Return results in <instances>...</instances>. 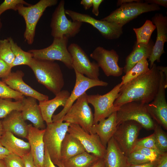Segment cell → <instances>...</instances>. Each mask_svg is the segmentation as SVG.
Masks as SVG:
<instances>
[{
	"label": "cell",
	"instance_id": "obj_1",
	"mask_svg": "<svg viewBox=\"0 0 167 167\" xmlns=\"http://www.w3.org/2000/svg\"><path fill=\"white\" fill-rule=\"evenodd\" d=\"M160 80V71L154 63L147 72L121 86L114 106L119 108L125 103L134 101L145 104L150 103L158 92Z\"/></svg>",
	"mask_w": 167,
	"mask_h": 167
},
{
	"label": "cell",
	"instance_id": "obj_2",
	"mask_svg": "<svg viewBox=\"0 0 167 167\" xmlns=\"http://www.w3.org/2000/svg\"><path fill=\"white\" fill-rule=\"evenodd\" d=\"M28 66L32 70L38 82L55 95L62 90L65 84L64 79L57 63L33 58Z\"/></svg>",
	"mask_w": 167,
	"mask_h": 167
},
{
	"label": "cell",
	"instance_id": "obj_3",
	"mask_svg": "<svg viewBox=\"0 0 167 167\" xmlns=\"http://www.w3.org/2000/svg\"><path fill=\"white\" fill-rule=\"evenodd\" d=\"M58 2L57 0H40L33 5H17V11L25 21L26 28L24 37L28 44L32 45L34 42L36 25L45 10L49 7L56 5Z\"/></svg>",
	"mask_w": 167,
	"mask_h": 167
},
{
	"label": "cell",
	"instance_id": "obj_4",
	"mask_svg": "<svg viewBox=\"0 0 167 167\" xmlns=\"http://www.w3.org/2000/svg\"><path fill=\"white\" fill-rule=\"evenodd\" d=\"M160 9L158 5L145 2L126 3L122 4L101 20L114 23L122 28L124 25L143 13Z\"/></svg>",
	"mask_w": 167,
	"mask_h": 167
},
{
	"label": "cell",
	"instance_id": "obj_5",
	"mask_svg": "<svg viewBox=\"0 0 167 167\" xmlns=\"http://www.w3.org/2000/svg\"><path fill=\"white\" fill-rule=\"evenodd\" d=\"M146 104L138 101L125 103L116 111L117 126L127 121H133L140 124L148 130H153L156 123L148 113Z\"/></svg>",
	"mask_w": 167,
	"mask_h": 167
},
{
	"label": "cell",
	"instance_id": "obj_6",
	"mask_svg": "<svg viewBox=\"0 0 167 167\" xmlns=\"http://www.w3.org/2000/svg\"><path fill=\"white\" fill-rule=\"evenodd\" d=\"M70 124L58 122L46 124L43 137L45 148L55 165L61 161V147Z\"/></svg>",
	"mask_w": 167,
	"mask_h": 167
},
{
	"label": "cell",
	"instance_id": "obj_7",
	"mask_svg": "<svg viewBox=\"0 0 167 167\" xmlns=\"http://www.w3.org/2000/svg\"><path fill=\"white\" fill-rule=\"evenodd\" d=\"M68 39L65 36L54 38L52 44L47 47L30 49L28 51L31 53L35 58L60 61L68 69H73L72 58L67 49Z\"/></svg>",
	"mask_w": 167,
	"mask_h": 167
},
{
	"label": "cell",
	"instance_id": "obj_8",
	"mask_svg": "<svg viewBox=\"0 0 167 167\" xmlns=\"http://www.w3.org/2000/svg\"><path fill=\"white\" fill-rule=\"evenodd\" d=\"M65 1L61 0L53 13L50 24L51 35L54 37L75 36L80 31L82 23L71 21L67 18Z\"/></svg>",
	"mask_w": 167,
	"mask_h": 167
},
{
	"label": "cell",
	"instance_id": "obj_9",
	"mask_svg": "<svg viewBox=\"0 0 167 167\" xmlns=\"http://www.w3.org/2000/svg\"><path fill=\"white\" fill-rule=\"evenodd\" d=\"M121 85L119 83L111 90L103 95L98 94L87 95V101L94 108L93 124L106 118L119 108L115 107L114 103L118 96Z\"/></svg>",
	"mask_w": 167,
	"mask_h": 167
},
{
	"label": "cell",
	"instance_id": "obj_10",
	"mask_svg": "<svg viewBox=\"0 0 167 167\" xmlns=\"http://www.w3.org/2000/svg\"><path fill=\"white\" fill-rule=\"evenodd\" d=\"M86 92L79 98L63 118L62 121L79 125L89 133L93 124V114L88 105Z\"/></svg>",
	"mask_w": 167,
	"mask_h": 167
},
{
	"label": "cell",
	"instance_id": "obj_11",
	"mask_svg": "<svg viewBox=\"0 0 167 167\" xmlns=\"http://www.w3.org/2000/svg\"><path fill=\"white\" fill-rule=\"evenodd\" d=\"M76 77L75 85L65 106L58 113L53 115L52 122H63V117L76 100L88 89L96 86H107V82L90 79L74 69Z\"/></svg>",
	"mask_w": 167,
	"mask_h": 167
},
{
	"label": "cell",
	"instance_id": "obj_12",
	"mask_svg": "<svg viewBox=\"0 0 167 167\" xmlns=\"http://www.w3.org/2000/svg\"><path fill=\"white\" fill-rule=\"evenodd\" d=\"M142 128L140 124L133 121L124 122L117 126L113 137L126 156L135 147Z\"/></svg>",
	"mask_w": 167,
	"mask_h": 167
},
{
	"label": "cell",
	"instance_id": "obj_13",
	"mask_svg": "<svg viewBox=\"0 0 167 167\" xmlns=\"http://www.w3.org/2000/svg\"><path fill=\"white\" fill-rule=\"evenodd\" d=\"M159 71L160 80L158 92L153 100L150 103L146 104V105L148 113L153 119L167 130V103L165 90L167 84L165 82L164 73L161 70Z\"/></svg>",
	"mask_w": 167,
	"mask_h": 167
},
{
	"label": "cell",
	"instance_id": "obj_14",
	"mask_svg": "<svg viewBox=\"0 0 167 167\" xmlns=\"http://www.w3.org/2000/svg\"><path fill=\"white\" fill-rule=\"evenodd\" d=\"M66 14L72 21L89 24L96 29L102 36L108 40L118 38L123 33L122 28L114 23L97 20L90 15L70 10H65Z\"/></svg>",
	"mask_w": 167,
	"mask_h": 167
},
{
	"label": "cell",
	"instance_id": "obj_15",
	"mask_svg": "<svg viewBox=\"0 0 167 167\" xmlns=\"http://www.w3.org/2000/svg\"><path fill=\"white\" fill-rule=\"evenodd\" d=\"M73 60V69L86 77L100 80L99 67L95 61L91 62L88 55L78 44L72 43L67 47Z\"/></svg>",
	"mask_w": 167,
	"mask_h": 167
},
{
	"label": "cell",
	"instance_id": "obj_16",
	"mask_svg": "<svg viewBox=\"0 0 167 167\" xmlns=\"http://www.w3.org/2000/svg\"><path fill=\"white\" fill-rule=\"evenodd\" d=\"M90 56L96 62L106 76L119 77L122 74L123 68L118 65L119 55L114 49L108 50L99 46Z\"/></svg>",
	"mask_w": 167,
	"mask_h": 167
},
{
	"label": "cell",
	"instance_id": "obj_17",
	"mask_svg": "<svg viewBox=\"0 0 167 167\" xmlns=\"http://www.w3.org/2000/svg\"><path fill=\"white\" fill-rule=\"evenodd\" d=\"M67 132L79 141L86 152L99 158H103L106 148L102 144L97 134L88 133L79 125L73 124H70Z\"/></svg>",
	"mask_w": 167,
	"mask_h": 167
},
{
	"label": "cell",
	"instance_id": "obj_18",
	"mask_svg": "<svg viewBox=\"0 0 167 167\" xmlns=\"http://www.w3.org/2000/svg\"><path fill=\"white\" fill-rule=\"evenodd\" d=\"M152 22L157 29V37L151 55L149 58L151 68L155 61L160 62L162 54L165 53L164 45L167 41V17L162 13H156L152 17Z\"/></svg>",
	"mask_w": 167,
	"mask_h": 167
},
{
	"label": "cell",
	"instance_id": "obj_19",
	"mask_svg": "<svg viewBox=\"0 0 167 167\" xmlns=\"http://www.w3.org/2000/svg\"><path fill=\"white\" fill-rule=\"evenodd\" d=\"M24 73L21 70L11 72L2 81L12 89L24 96L35 98L39 102L49 100V96L39 92L27 84L23 80Z\"/></svg>",
	"mask_w": 167,
	"mask_h": 167
},
{
	"label": "cell",
	"instance_id": "obj_20",
	"mask_svg": "<svg viewBox=\"0 0 167 167\" xmlns=\"http://www.w3.org/2000/svg\"><path fill=\"white\" fill-rule=\"evenodd\" d=\"M45 129H40L32 124L28 125L27 139L30 147V153L37 167H42L45 155L43 137Z\"/></svg>",
	"mask_w": 167,
	"mask_h": 167
},
{
	"label": "cell",
	"instance_id": "obj_21",
	"mask_svg": "<svg viewBox=\"0 0 167 167\" xmlns=\"http://www.w3.org/2000/svg\"><path fill=\"white\" fill-rule=\"evenodd\" d=\"M37 100L32 97H24L23 100L21 112L25 121H30L33 126L37 128L44 129L46 126Z\"/></svg>",
	"mask_w": 167,
	"mask_h": 167
},
{
	"label": "cell",
	"instance_id": "obj_22",
	"mask_svg": "<svg viewBox=\"0 0 167 167\" xmlns=\"http://www.w3.org/2000/svg\"><path fill=\"white\" fill-rule=\"evenodd\" d=\"M2 121L4 132H9L19 137L27 138L28 125L23 119L20 111H12Z\"/></svg>",
	"mask_w": 167,
	"mask_h": 167
},
{
	"label": "cell",
	"instance_id": "obj_23",
	"mask_svg": "<svg viewBox=\"0 0 167 167\" xmlns=\"http://www.w3.org/2000/svg\"><path fill=\"white\" fill-rule=\"evenodd\" d=\"M116 115L115 111L108 118L93 124L90 130V133L97 134L106 148L108 142L113 137L117 128Z\"/></svg>",
	"mask_w": 167,
	"mask_h": 167
},
{
	"label": "cell",
	"instance_id": "obj_24",
	"mask_svg": "<svg viewBox=\"0 0 167 167\" xmlns=\"http://www.w3.org/2000/svg\"><path fill=\"white\" fill-rule=\"evenodd\" d=\"M70 95L67 90H62L53 99L39 102L40 107L44 122L47 124L52 123V118L56 110L59 106L64 107Z\"/></svg>",
	"mask_w": 167,
	"mask_h": 167
},
{
	"label": "cell",
	"instance_id": "obj_25",
	"mask_svg": "<svg viewBox=\"0 0 167 167\" xmlns=\"http://www.w3.org/2000/svg\"><path fill=\"white\" fill-rule=\"evenodd\" d=\"M105 167H127L126 156L113 137L108 142L103 158Z\"/></svg>",
	"mask_w": 167,
	"mask_h": 167
},
{
	"label": "cell",
	"instance_id": "obj_26",
	"mask_svg": "<svg viewBox=\"0 0 167 167\" xmlns=\"http://www.w3.org/2000/svg\"><path fill=\"white\" fill-rule=\"evenodd\" d=\"M2 145L11 153L22 157L30 152L28 142L16 137L12 133L5 132L0 139Z\"/></svg>",
	"mask_w": 167,
	"mask_h": 167
},
{
	"label": "cell",
	"instance_id": "obj_27",
	"mask_svg": "<svg viewBox=\"0 0 167 167\" xmlns=\"http://www.w3.org/2000/svg\"><path fill=\"white\" fill-rule=\"evenodd\" d=\"M154 44V43L152 39L147 44L135 43L132 51L126 58L123 72L126 74L144 58L149 59Z\"/></svg>",
	"mask_w": 167,
	"mask_h": 167
},
{
	"label": "cell",
	"instance_id": "obj_28",
	"mask_svg": "<svg viewBox=\"0 0 167 167\" xmlns=\"http://www.w3.org/2000/svg\"><path fill=\"white\" fill-rule=\"evenodd\" d=\"M86 152L79 141L68 132L62 141L60 148L61 162Z\"/></svg>",
	"mask_w": 167,
	"mask_h": 167
},
{
	"label": "cell",
	"instance_id": "obj_29",
	"mask_svg": "<svg viewBox=\"0 0 167 167\" xmlns=\"http://www.w3.org/2000/svg\"><path fill=\"white\" fill-rule=\"evenodd\" d=\"M99 159L85 152L62 162L64 167H90Z\"/></svg>",
	"mask_w": 167,
	"mask_h": 167
},
{
	"label": "cell",
	"instance_id": "obj_30",
	"mask_svg": "<svg viewBox=\"0 0 167 167\" xmlns=\"http://www.w3.org/2000/svg\"><path fill=\"white\" fill-rule=\"evenodd\" d=\"M7 38L15 56V59L11 65L12 68L20 65H26L28 66L33 58L32 54L28 51L23 50L11 37Z\"/></svg>",
	"mask_w": 167,
	"mask_h": 167
},
{
	"label": "cell",
	"instance_id": "obj_31",
	"mask_svg": "<svg viewBox=\"0 0 167 167\" xmlns=\"http://www.w3.org/2000/svg\"><path fill=\"white\" fill-rule=\"evenodd\" d=\"M149 64L147 59L144 58L137 63L122 78L120 83L121 85L125 84L131 80L149 71Z\"/></svg>",
	"mask_w": 167,
	"mask_h": 167
},
{
	"label": "cell",
	"instance_id": "obj_32",
	"mask_svg": "<svg viewBox=\"0 0 167 167\" xmlns=\"http://www.w3.org/2000/svg\"><path fill=\"white\" fill-rule=\"evenodd\" d=\"M156 28L155 25L150 20H147L141 27L133 28L136 37V44H148L152 33Z\"/></svg>",
	"mask_w": 167,
	"mask_h": 167
},
{
	"label": "cell",
	"instance_id": "obj_33",
	"mask_svg": "<svg viewBox=\"0 0 167 167\" xmlns=\"http://www.w3.org/2000/svg\"><path fill=\"white\" fill-rule=\"evenodd\" d=\"M23 100L13 101L11 99L0 97V119L4 118L14 110L21 111Z\"/></svg>",
	"mask_w": 167,
	"mask_h": 167
},
{
	"label": "cell",
	"instance_id": "obj_34",
	"mask_svg": "<svg viewBox=\"0 0 167 167\" xmlns=\"http://www.w3.org/2000/svg\"><path fill=\"white\" fill-rule=\"evenodd\" d=\"M153 133L156 146L161 153H165L167 152V135L162 127L156 123L153 129Z\"/></svg>",
	"mask_w": 167,
	"mask_h": 167
},
{
	"label": "cell",
	"instance_id": "obj_35",
	"mask_svg": "<svg viewBox=\"0 0 167 167\" xmlns=\"http://www.w3.org/2000/svg\"><path fill=\"white\" fill-rule=\"evenodd\" d=\"M0 58L11 66L15 56L8 38L0 40Z\"/></svg>",
	"mask_w": 167,
	"mask_h": 167
},
{
	"label": "cell",
	"instance_id": "obj_36",
	"mask_svg": "<svg viewBox=\"0 0 167 167\" xmlns=\"http://www.w3.org/2000/svg\"><path fill=\"white\" fill-rule=\"evenodd\" d=\"M0 97L4 99H13L15 101H18L23 100L25 97L0 80Z\"/></svg>",
	"mask_w": 167,
	"mask_h": 167
},
{
	"label": "cell",
	"instance_id": "obj_37",
	"mask_svg": "<svg viewBox=\"0 0 167 167\" xmlns=\"http://www.w3.org/2000/svg\"><path fill=\"white\" fill-rule=\"evenodd\" d=\"M126 156L128 165H139L152 162L145 156L135 151H132Z\"/></svg>",
	"mask_w": 167,
	"mask_h": 167
},
{
	"label": "cell",
	"instance_id": "obj_38",
	"mask_svg": "<svg viewBox=\"0 0 167 167\" xmlns=\"http://www.w3.org/2000/svg\"><path fill=\"white\" fill-rule=\"evenodd\" d=\"M135 146L153 149L162 155H164L167 153V152L164 153H161L158 150L156 145L153 133L147 137L142 139H138Z\"/></svg>",
	"mask_w": 167,
	"mask_h": 167
},
{
	"label": "cell",
	"instance_id": "obj_39",
	"mask_svg": "<svg viewBox=\"0 0 167 167\" xmlns=\"http://www.w3.org/2000/svg\"><path fill=\"white\" fill-rule=\"evenodd\" d=\"M132 151L138 152L144 155L148 158L151 161L159 160L163 155L153 149L137 146L135 147Z\"/></svg>",
	"mask_w": 167,
	"mask_h": 167
},
{
	"label": "cell",
	"instance_id": "obj_40",
	"mask_svg": "<svg viewBox=\"0 0 167 167\" xmlns=\"http://www.w3.org/2000/svg\"><path fill=\"white\" fill-rule=\"evenodd\" d=\"M19 4H22L27 6L31 4L23 0H5L0 5V16L5 11L11 9L17 11V6Z\"/></svg>",
	"mask_w": 167,
	"mask_h": 167
},
{
	"label": "cell",
	"instance_id": "obj_41",
	"mask_svg": "<svg viewBox=\"0 0 167 167\" xmlns=\"http://www.w3.org/2000/svg\"><path fill=\"white\" fill-rule=\"evenodd\" d=\"M6 167H25L22 157L11 153L3 160Z\"/></svg>",
	"mask_w": 167,
	"mask_h": 167
},
{
	"label": "cell",
	"instance_id": "obj_42",
	"mask_svg": "<svg viewBox=\"0 0 167 167\" xmlns=\"http://www.w3.org/2000/svg\"><path fill=\"white\" fill-rule=\"evenodd\" d=\"M11 66L0 58V78H4L11 72Z\"/></svg>",
	"mask_w": 167,
	"mask_h": 167
},
{
	"label": "cell",
	"instance_id": "obj_43",
	"mask_svg": "<svg viewBox=\"0 0 167 167\" xmlns=\"http://www.w3.org/2000/svg\"><path fill=\"white\" fill-rule=\"evenodd\" d=\"M22 158L24 161L25 167H37L34 163L30 152Z\"/></svg>",
	"mask_w": 167,
	"mask_h": 167
},
{
	"label": "cell",
	"instance_id": "obj_44",
	"mask_svg": "<svg viewBox=\"0 0 167 167\" xmlns=\"http://www.w3.org/2000/svg\"><path fill=\"white\" fill-rule=\"evenodd\" d=\"M42 167H56L53 163L46 149L45 148V155Z\"/></svg>",
	"mask_w": 167,
	"mask_h": 167
},
{
	"label": "cell",
	"instance_id": "obj_45",
	"mask_svg": "<svg viewBox=\"0 0 167 167\" xmlns=\"http://www.w3.org/2000/svg\"><path fill=\"white\" fill-rule=\"evenodd\" d=\"M103 1V0H92V12L93 14L96 16H98L99 15V7L100 5Z\"/></svg>",
	"mask_w": 167,
	"mask_h": 167
},
{
	"label": "cell",
	"instance_id": "obj_46",
	"mask_svg": "<svg viewBox=\"0 0 167 167\" xmlns=\"http://www.w3.org/2000/svg\"><path fill=\"white\" fill-rule=\"evenodd\" d=\"M159 160L139 165H128L127 167H156Z\"/></svg>",
	"mask_w": 167,
	"mask_h": 167
},
{
	"label": "cell",
	"instance_id": "obj_47",
	"mask_svg": "<svg viewBox=\"0 0 167 167\" xmlns=\"http://www.w3.org/2000/svg\"><path fill=\"white\" fill-rule=\"evenodd\" d=\"M145 2L149 4H154L162 6L165 8L167 7V0H145Z\"/></svg>",
	"mask_w": 167,
	"mask_h": 167
},
{
	"label": "cell",
	"instance_id": "obj_48",
	"mask_svg": "<svg viewBox=\"0 0 167 167\" xmlns=\"http://www.w3.org/2000/svg\"><path fill=\"white\" fill-rule=\"evenodd\" d=\"M156 167H167V153L161 157Z\"/></svg>",
	"mask_w": 167,
	"mask_h": 167
},
{
	"label": "cell",
	"instance_id": "obj_49",
	"mask_svg": "<svg viewBox=\"0 0 167 167\" xmlns=\"http://www.w3.org/2000/svg\"><path fill=\"white\" fill-rule=\"evenodd\" d=\"M11 153L2 144L0 141V160H3Z\"/></svg>",
	"mask_w": 167,
	"mask_h": 167
},
{
	"label": "cell",
	"instance_id": "obj_50",
	"mask_svg": "<svg viewBox=\"0 0 167 167\" xmlns=\"http://www.w3.org/2000/svg\"><path fill=\"white\" fill-rule=\"evenodd\" d=\"M80 4L83 5L85 10H87L92 6V0H82Z\"/></svg>",
	"mask_w": 167,
	"mask_h": 167
},
{
	"label": "cell",
	"instance_id": "obj_51",
	"mask_svg": "<svg viewBox=\"0 0 167 167\" xmlns=\"http://www.w3.org/2000/svg\"><path fill=\"white\" fill-rule=\"evenodd\" d=\"M140 0H118L117 6H120L123 4L131 3L134 2H141Z\"/></svg>",
	"mask_w": 167,
	"mask_h": 167
},
{
	"label": "cell",
	"instance_id": "obj_52",
	"mask_svg": "<svg viewBox=\"0 0 167 167\" xmlns=\"http://www.w3.org/2000/svg\"><path fill=\"white\" fill-rule=\"evenodd\" d=\"M104 165L103 158H100L90 167H104Z\"/></svg>",
	"mask_w": 167,
	"mask_h": 167
},
{
	"label": "cell",
	"instance_id": "obj_53",
	"mask_svg": "<svg viewBox=\"0 0 167 167\" xmlns=\"http://www.w3.org/2000/svg\"><path fill=\"white\" fill-rule=\"evenodd\" d=\"M157 69L159 70L162 71L165 75V81L166 84H167V68L166 66H157Z\"/></svg>",
	"mask_w": 167,
	"mask_h": 167
},
{
	"label": "cell",
	"instance_id": "obj_54",
	"mask_svg": "<svg viewBox=\"0 0 167 167\" xmlns=\"http://www.w3.org/2000/svg\"><path fill=\"white\" fill-rule=\"evenodd\" d=\"M4 133V131L2 123V121L0 119V139Z\"/></svg>",
	"mask_w": 167,
	"mask_h": 167
},
{
	"label": "cell",
	"instance_id": "obj_55",
	"mask_svg": "<svg viewBox=\"0 0 167 167\" xmlns=\"http://www.w3.org/2000/svg\"><path fill=\"white\" fill-rule=\"evenodd\" d=\"M0 167H6L3 160H0Z\"/></svg>",
	"mask_w": 167,
	"mask_h": 167
},
{
	"label": "cell",
	"instance_id": "obj_56",
	"mask_svg": "<svg viewBox=\"0 0 167 167\" xmlns=\"http://www.w3.org/2000/svg\"><path fill=\"white\" fill-rule=\"evenodd\" d=\"M58 167H64L62 163L60 161L57 163L56 165Z\"/></svg>",
	"mask_w": 167,
	"mask_h": 167
},
{
	"label": "cell",
	"instance_id": "obj_57",
	"mask_svg": "<svg viewBox=\"0 0 167 167\" xmlns=\"http://www.w3.org/2000/svg\"><path fill=\"white\" fill-rule=\"evenodd\" d=\"M2 26V23L1 20V19H0V30H1V29Z\"/></svg>",
	"mask_w": 167,
	"mask_h": 167
},
{
	"label": "cell",
	"instance_id": "obj_58",
	"mask_svg": "<svg viewBox=\"0 0 167 167\" xmlns=\"http://www.w3.org/2000/svg\"><path fill=\"white\" fill-rule=\"evenodd\" d=\"M104 167H105V165H104Z\"/></svg>",
	"mask_w": 167,
	"mask_h": 167
},
{
	"label": "cell",
	"instance_id": "obj_59",
	"mask_svg": "<svg viewBox=\"0 0 167 167\" xmlns=\"http://www.w3.org/2000/svg\"><path fill=\"white\" fill-rule=\"evenodd\" d=\"M0 80H1L0 79Z\"/></svg>",
	"mask_w": 167,
	"mask_h": 167
}]
</instances>
